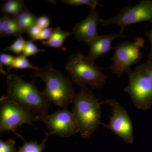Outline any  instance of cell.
Instances as JSON below:
<instances>
[{
  "mask_svg": "<svg viewBox=\"0 0 152 152\" xmlns=\"http://www.w3.org/2000/svg\"><path fill=\"white\" fill-rule=\"evenodd\" d=\"M7 97L24 109L39 115L47 114L50 103L38 89L34 80L25 81L15 74L6 75Z\"/></svg>",
  "mask_w": 152,
  "mask_h": 152,
  "instance_id": "1",
  "label": "cell"
},
{
  "mask_svg": "<svg viewBox=\"0 0 152 152\" xmlns=\"http://www.w3.org/2000/svg\"><path fill=\"white\" fill-rule=\"evenodd\" d=\"M80 87V91L76 94L73 102L72 113L81 137L86 139L102 124V103L86 86Z\"/></svg>",
  "mask_w": 152,
  "mask_h": 152,
  "instance_id": "2",
  "label": "cell"
},
{
  "mask_svg": "<svg viewBox=\"0 0 152 152\" xmlns=\"http://www.w3.org/2000/svg\"><path fill=\"white\" fill-rule=\"evenodd\" d=\"M31 77L42 79L45 84L43 93L50 103L64 107L72 103L76 94L72 82L51 64L39 68Z\"/></svg>",
  "mask_w": 152,
  "mask_h": 152,
  "instance_id": "3",
  "label": "cell"
},
{
  "mask_svg": "<svg viewBox=\"0 0 152 152\" xmlns=\"http://www.w3.org/2000/svg\"><path fill=\"white\" fill-rule=\"evenodd\" d=\"M65 69L71 81L79 86H88L92 88L99 89L106 84L107 76L102 69L93 62L83 53L71 55Z\"/></svg>",
  "mask_w": 152,
  "mask_h": 152,
  "instance_id": "4",
  "label": "cell"
},
{
  "mask_svg": "<svg viewBox=\"0 0 152 152\" xmlns=\"http://www.w3.org/2000/svg\"><path fill=\"white\" fill-rule=\"evenodd\" d=\"M36 115L31 112L24 109L12 102L7 96H3L0 99V134L4 132L11 131L24 140L16 132L17 128L23 124L33 126V122L37 121Z\"/></svg>",
  "mask_w": 152,
  "mask_h": 152,
  "instance_id": "5",
  "label": "cell"
},
{
  "mask_svg": "<svg viewBox=\"0 0 152 152\" xmlns=\"http://www.w3.org/2000/svg\"><path fill=\"white\" fill-rule=\"evenodd\" d=\"M143 38L138 37L134 42H124L114 47L115 53L110 60L113 64L109 68L113 74L121 77L124 72L140 61L142 54L140 49L144 46Z\"/></svg>",
  "mask_w": 152,
  "mask_h": 152,
  "instance_id": "6",
  "label": "cell"
},
{
  "mask_svg": "<svg viewBox=\"0 0 152 152\" xmlns=\"http://www.w3.org/2000/svg\"><path fill=\"white\" fill-rule=\"evenodd\" d=\"M129 83L124 91L129 95L137 108L146 110L152 104V82L138 69L127 70Z\"/></svg>",
  "mask_w": 152,
  "mask_h": 152,
  "instance_id": "7",
  "label": "cell"
},
{
  "mask_svg": "<svg viewBox=\"0 0 152 152\" xmlns=\"http://www.w3.org/2000/svg\"><path fill=\"white\" fill-rule=\"evenodd\" d=\"M37 121L44 123L48 128L50 134L69 137L79 133V128L72 112L69 111L67 107L58 110L54 113L37 115Z\"/></svg>",
  "mask_w": 152,
  "mask_h": 152,
  "instance_id": "8",
  "label": "cell"
},
{
  "mask_svg": "<svg viewBox=\"0 0 152 152\" xmlns=\"http://www.w3.org/2000/svg\"><path fill=\"white\" fill-rule=\"evenodd\" d=\"M145 21L152 23V1L143 0L135 6L126 7L121 10L116 16L102 19L101 25H118L121 28L120 32L124 33V30L128 26Z\"/></svg>",
  "mask_w": 152,
  "mask_h": 152,
  "instance_id": "9",
  "label": "cell"
},
{
  "mask_svg": "<svg viewBox=\"0 0 152 152\" xmlns=\"http://www.w3.org/2000/svg\"><path fill=\"white\" fill-rule=\"evenodd\" d=\"M102 104L111 107L112 115L108 124L102 123L104 128L113 131L128 143L134 141L132 123L127 112L115 99H107L102 102Z\"/></svg>",
  "mask_w": 152,
  "mask_h": 152,
  "instance_id": "10",
  "label": "cell"
},
{
  "mask_svg": "<svg viewBox=\"0 0 152 152\" xmlns=\"http://www.w3.org/2000/svg\"><path fill=\"white\" fill-rule=\"evenodd\" d=\"M102 20L96 9L91 8L87 18L77 23L73 28V34L76 39L88 44L99 37L97 27L101 24Z\"/></svg>",
  "mask_w": 152,
  "mask_h": 152,
  "instance_id": "11",
  "label": "cell"
},
{
  "mask_svg": "<svg viewBox=\"0 0 152 152\" xmlns=\"http://www.w3.org/2000/svg\"><path fill=\"white\" fill-rule=\"evenodd\" d=\"M124 33L112 34L107 35L99 36L88 44L89 47V52L87 56L94 63L98 58L102 56L112 50V43L115 39L126 38Z\"/></svg>",
  "mask_w": 152,
  "mask_h": 152,
  "instance_id": "12",
  "label": "cell"
},
{
  "mask_svg": "<svg viewBox=\"0 0 152 152\" xmlns=\"http://www.w3.org/2000/svg\"><path fill=\"white\" fill-rule=\"evenodd\" d=\"M25 31L19 27L14 17L3 15L0 19V36L18 37Z\"/></svg>",
  "mask_w": 152,
  "mask_h": 152,
  "instance_id": "13",
  "label": "cell"
},
{
  "mask_svg": "<svg viewBox=\"0 0 152 152\" xmlns=\"http://www.w3.org/2000/svg\"><path fill=\"white\" fill-rule=\"evenodd\" d=\"M70 32L64 31L60 27L55 28L54 32L48 39L43 41L42 45L50 48H61L65 41L71 35Z\"/></svg>",
  "mask_w": 152,
  "mask_h": 152,
  "instance_id": "14",
  "label": "cell"
},
{
  "mask_svg": "<svg viewBox=\"0 0 152 152\" xmlns=\"http://www.w3.org/2000/svg\"><path fill=\"white\" fill-rule=\"evenodd\" d=\"M14 18L19 27L26 33L37 24V18L28 9Z\"/></svg>",
  "mask_w": 152,
  "mask_h": 152,
  "instance_id": "15",
  "label": "cell"
},
{
  "mask_svg": "<svg viewBox=\"0 0 152 152\" xmlns=\"http://www.w3.org/2000/svg\"><path fill=\"white\" fill-rule=\"evenodd\" d=\"M50 135L49 133L45 132V138L39 144L37 141L28 142L23 140V145L22 147H19L18 152H43Z\"/></svg>",
  "mask_w": 152,
  "mask_h": 152,
  "instance_id": "16",
  "label": "cell"
},
{
  "mask_svg": "<svg viewBox=\"0 0 152 152\" xmlns=\"http://www.w3.org/2000/svg\"><path fill=\"white\" fill-rule=\"evenodd\" d=\"M12 68L19 69H31L37 70L39 67L31 64L26 57L23 55H19L15 57L12 65L11 67V69Z\"/></svg>",
  "mask_w": 152,
  "mask_h": 152,
  "instance_id": "17",
  "label": "cell"
},
{
  "mask_svg": "<svg viewBox=\"0 0 152 152\" xmlns=\"http://www.w3.org/2000/svg\"><path fill=\"white\" fill-rule=\"evenodd\" d=\"M26 42L22 35L19 36L13 43L10 46L5 48L3 50V51H10L19 56L23 50Z\"/></svg>",
  "mask_w": 152,
  "mask_h": 152,
  "instance_id": "18",
  "label": "cell"
},
{
  "mask_svg": "<svg viewBox=\"0 0 152 152\" xmlns=\"http://www.w3.org/2000/svg\"><path fill=\"white\" fill-rule=\"evenodd\" d=\"M61 2L64 3L73 7H79L81 6H89L91 8L96 9L97 6H102L96 0H61Z\"/></svg>",
  "mask_w": 152,
  "mask_h": 152,
  "instance_id": "19",
  "label": "cell"
},
{
  "mask_svg": "<svg viewBox=\"0 0 152 152\" xmlns=\"http://www.w3.org/2000/svg\"><path fill=\"white\" fill-rule=\"evenodd\" d=\"M45 50L39 49L33 42V41H27L26 42L24 49L22 52V55L27 57L34 56L38 53L45 51Z\"/></svg>",
  "mask_w": 152,
  "mask_h": 152,
  "instance_id": "20",
  "label": "cell"
},
{
  "mask_svg": "<svg viewBox=\"0 0 152 152\" xmlns=\"http://www.w3.org/2000/svg\"><path fill=\"white\" fill-rule=\"evenodd\" d=\"M24 4L22 0H7L5 1L1 7V13L7 15L8 13L14 8Z\"/></svg>",
  "mask_w": 152,
  "mask_h": 152,
  "instance_id": "21",
  "label": "cell"
},
{
  "mask_svg": "<svg viewBox=\"0 0 152 152\" xmlns=\"http://www.w3.org/2000/svg\"><path fill=\"white\" fill-rule=\"evenodd\" d=\"M16 142L12 139L6 141L0 140V152H18L15 147Z\"/></svg>",
  "mask_w": 152,
  "mask_h": 152,
  "instance_id": "22",
  "label": "cell"
},
{
  "mask_svg": "<svg viewBox=\"0 0 152 152\" xmlns=\"http://www.w3.org/2000/svg\"><path fill=\"white\" fill-rule=\"evenodd\" d=\"M15 57L8 54L1 53L0 54V63L2 65L6 66L8 72L11 70V67L12 65Z\"/></svg>",
  "mask_w": 152,
  "mask_h": 152,
  "instance_id": "23",
  "label": "cell"
},
{
  "mask_svg": "<svg viewBox=\"0 0 152 152\" xmlns=\"http://www.w3.org/2000/svg\"><path fill=\"white\" fill-rule=\"evenodd\" d=\"M54 28H48L43 29L42 30V32L39 35L32 41L34 42V41L42 40L44 41L47 40L50 37L53 33L54 32Z\"/></svg>",
  "mask_w": 152,
  "mask_h": 152,
  "instance_id": "24",
  "label": "cell"
},
{
  "mask_svg": "<svg viewBox=\"0 0 152 152\" xmlns=\"http://www.w3.org/2000/svg\"><path fill=\"white\" fill-rule=\"evenodd\" d=\"M136 68L142 71L152 82V64L144 63L139 65Z\"/></svg>",
  "mask_w": 152,
  "mask_h": 152,
  "instance_id": "25",
  "label": "cell"
},
{
  "mask_svg": "<svg viewBox=\"0 0 152 152\" xmlns=\"http://www.w3.org/2000/svg\"><path fill=\"white\" fill-rule=\"evenodd\" d=\"M37 25L42 29L48 28L50 25V20L46 16H42L37 18Z\"/></svg>",
  "mask_w": 152,
  "mask_h": 152,
  "instance_id": "26",
  "label": "cell"
},
{
  "mask_svg": "<svg viewBox=\"0 0 152 152\" xmlns=\"http://www.w3.org/2000/svg\"><path fill=\"white\" fill-rule=\"evenodd\" d=\"M42 29L41 28L36 25L31 28L28 31L27 33L31 39V40L33 41L42 32Z\"/></svg>",
  "mask_w": 152,
  "mask_h": 152,
  "instance_id": "27",
  "label": "cell"
},
{
  "mask_svg": "<svg viewBox=\"0 0 152 152\" xmlns=\"http://www.w3.org/2000/svg\"><path fill=\"white\" fill-rule=\"evenodd\" d=\"M146 36L148 38L151 44V50L148 56L147 63L152 64V28L145 33Z\"/></svg>",
  "mask_w": 152,
  "mask_h": 152,
  "instance_id": "28",
  "label": "cell"
}]
</instances>
